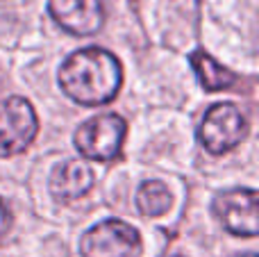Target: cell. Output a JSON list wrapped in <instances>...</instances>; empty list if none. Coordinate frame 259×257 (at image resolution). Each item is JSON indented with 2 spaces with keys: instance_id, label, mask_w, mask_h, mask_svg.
Here are the masks:
<instances>
[{
  "instance_id": "cell-1",
  "label": "cell",
  "mask_w": 259,
  "mask_h": 257,
  "mask_svg": "<svg viewBox=\"0 0 259 257\" xmlns=\"http://www.w3.org/2000/svg\"><path fill=\"white\" fill-rule=\"evenodd\" d=\"M123 82L121 62L105 48L75 50L59 68V87L71 100L87 107L116 98Z\"/></svg>"
},
{
  "instance_id": "cell-2",
  "label": "cell",
  "mask_w": 259,
  "mask_h": 257,
  "mask_svg": "<svg viewBox=\"0 0 259 257\" xmlns=\"http://www.w3.org/2000/svg\"><path fill=\"white\" fill-rule=\"evenodd\" d=\"M127 123L118 114H100L84 121L75 132V146L87 159L112 162L121 153Z\"/></svg>"
},
{
  "instance_id": "cell-3",
  "label": "cell",
  "mask_w": 259,
  "mask_h": 257,
  "mask_svg": "<svg viewBox=\"0 0 259 257\" xmlns=\"http://www.w3.org/2000/svg\"><path fill=\"white\" fill-rule=\"evenodd\" d=\"M80 253L82 257H139L141 237L130 223L109 219L82 235Z\"/></svg>"
},
{
  "instance_id": "cell-4",
  "label": "cell",
  "mask_w": 259,
  "mask_h": 257,
  "mask_svg": "<svg viewBox=\"0 0 259 257\" xmlns=\"http://www.w3.org/2000/svg\"><path fill=\"white\" fill-rule=\"evenodd\" d=\"M246 130L248 123L241 109L232 103H219L207 109L198 130V139L211 155H223L241 144Z\"/></svg>"
},
{
  "instance_id": "cell-5",
  "label": "cell",
  "mask_w": 259,
  "mask_h": 257,
  "mask_svg": "<svg viewBox=\"0 0 259 257\" xmlns=\"http://www.w3.org/2000/svg\"><path fill=\"white\" fill-rule=\"evenodd\" d=\"M39 132L34 107L21 96L0 100V157L18 155Z\"/></svg>"
},
{
  "instance_id": "cell-6",
  "label": "cell",
  "mask_w": 259,
  "mask_h": 257,
  "mask_svg": "<svg viewBox=\"0 0 259 257\" xmlns=\"http://www.w3.org/2000/svg\"><path fill=\"white\" fill-rule=\"evenodd\" d=\"M214 214L228 232L237 237H257V191L232 189L216 196Z\"/></svg>"
},
{
  "instance_id": "cell-7",
  "label": "cell",
  "mask_w": 259,
  "mask_h": 257,
  "mask_svg": "<svg viewBox=\"0 0 259 257\" xmlns=\"http://www.w3.org/2000/svg\"><path fill=\"white\" fill-rule=\"evenodd\" d=\"M48 12L64 30L77 36L96 34L105 23L100 0H48Z\"/></svg>"
},
{
  "instance_id": "cell-8",
  "label": "cell",
  "mask_w": 259,
  "mask_h": 257,
  "mask_svg": "<svg viewBox=\"0 0 259 257\" xmlns=\"http://www.w3.org/2000/svg\"><path fill=\"white\" fill-rule=\"evenodd\" d=\"M96 173L82 159H68L50 173V194L59 203H71L82 198L94 187Z\"/></svg>"
},
{
  "instance_id": "cell-9",
  "label": "cell",
  "mask_w": 259,
  "mask_h": 257,
  "mask_svg": "<svg viewBox=\"0 0 259 257\" xmlns=\"http://www.w3.org/2000/svg\"><path fill=\"white\" fill-rule=\"evenodd\" d=\"M191 66L205 91H223L237 82V75L230 68H225L223 64L216 62L211 55H207L205 50H196L191 55Z\"/></svg>"
},
{
  "instance_id": "cell-10",
  "label": "cell",
  "mask_w": 259,
  "mask_h": 257,
  "mask_svg": "<svg viewBox=\"0 0 259 257\" xmlns=\"http://www.w3.org/2000/svg\"><path fill=\"white\" fill-rule=\"evenodd\" d=\"M137 209L143 217H161L170 209V191L164 182H143L137 191Z\"/></svg>"
},
{
  "instance_id": "cell-11",
  "label": "cell",
  "mask_w": 259,
  "mask_h": 257,
  "mask_svg": "<svg viewBox=\"0 0 259 257\" xmlns=\"http://www.w3.org/2000/svg\"><path fill=\"white\" fill-rule=\"evenodd\" d=\"M9 226H12V212H9L7 205L0 200V237L9 230Z\"/></svg>"
},
{
  "instance_id": "cell-12",
  "label": "cell",
  "mask_w": 259,
  "mask_h": 257,
  "mask_svg": "<svg viewBox=\"0 0 259 257\" xmlns=\"http://www.w3.org/2000/svg\"><path fill=\"white\" fill-rule=\"evenodd\" d=\"M241 257H257L255 253H248V255H241Z\"/></svg>"
}]
</instances>
